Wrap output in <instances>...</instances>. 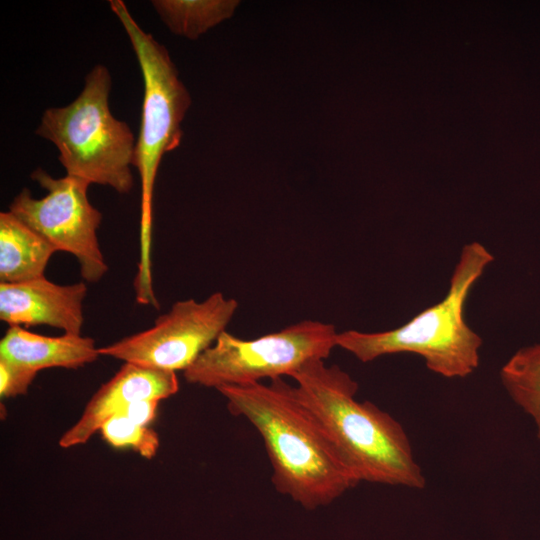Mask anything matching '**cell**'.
I'll use <instances>...</instances> for the list:
<instances>
[{"label":"cell","instance_id":"cell-1","mask_svg":"<svg viewBox=\"0 0 540 540\" xmlns=\"http://www.w3.org/2000/svg\"><path fill=\"white\" fill-rule=\"evenodd\" d=\"M228 410L245 417L263 438L272 482L308 510L326 506L359 482L346 468L314 415L283 378L222 386Z\"/></svg>","mask_w":540,"mask_h":540},{"label":"cell","instance_id":"cell-2","mask_svg":"<svg viewBox=\"0 0 540 540\" xmlns=\"http://www.w3.org/2000/svg\"><path fill=\"white\" fill-rule=\"evenodd\" d=\"M290 377L296 382L298 398L359 483L425 487L402 425L374 403L357 401L358 383L346 371L326 365L325 360H314Z\"/></svg>","mask_w":540,"mask_h":540},{"label":"cell","instance_id":"cell-3","mask_svg":"<svg viewBox=\"0 0 540 540\" xmlns=\"http://www.w3.org/2000/svg\"><path fill=\"white\" fill-rule=\"evenodd\" d=\"M493 260L481 243L464 245L440 302L392 330L337 333L336 346L364 363L387 354L414 353L424 358L430 371L443 377L472 374L479 365L482 339L466 323L464 307L471 288Z\"/></svg>","mask_w":540,"mask_h":540},{"label":"cell","instance_id":"cell-4","mask_svg":"<svg viewBox=\"0 0 540 540\" xmlns=\"http://www.w3.org/2000/svg\"><path fill=\"white\" fill-rule=\"evenodd\" d=\"M109 4L128 35L144 81L133 160L141 180L140 253L133 285L137 300L149 302L156 296L151 260L154 185L162 156L181 142V122L190 105V96L166 48L137 24L123 1L110 0Z\"/></svg>","mask_w":540,"mask_h":540},{"label":"cell","instance_id":"cell-5","mask_svg":"<svg viewBox=\"0 0 540 540\" xmlns=\"http://www.w3.org/2000/svg\"><path fill=\"white\" fill-rule=\"evenodd\" d=\"M110 89L109 70L96 65L80 95L67 106L46 109L35 133L57 147L66 175L126 194L134 186L136 142L127 123L110 111Z\"/></svg>","mask_w":540,"mask_h":540},{"label":"cell","instance_id":"cell-6","mask_svg":"<svg viewBox=\"0 0 540 540\" xmlns=\"http://www.w3.org/2000/svg\"><path fill=\"white\" fill-rule=\"evenodd\" d=\"M337 333L333 324L309 319L251 340L224 331L184 378L217 390L291 376L308 362L327 359L337 347Z\"/></svg>","mask_w":540,"mask_h":540},{"label":"cell","instance_id":"cell-7","mask_svg":"<svg viewBox=\"0 0 540 540\" xmlns=\"http://www.w3.org/2000/svg\"><path fill=\"white\" fill-rule=\"evenodd\" d=\"M238 301L215 292L175 302L146 330L99 348L108 356L154 369L183 372L226 331Z\"/></svg>","mask_w":540,"mask_h":540},{"label":"cell","instance_id":"cell-8","mask_svg":"<svg viewBox=\"0 0 540 540\" xmlns=\"http://www.w3.org/2000/svg\"><path fill=\"white\" fill-rule=\"evenodd\" d=\"M31 178L47 195L36 199L28 188H23L12 200L9 211L56 251L73 255L85 281H100L109 268L97 236L102 214L87 196L90 184L68 175L54 178L41 168L33 171Z\"/></svg>","mask_w":540,"mask_h":540},{"label":"cell","instance_id":"cell-9","mask_svg":"<svg viewBox=\"0 0 540 540\" xmlns=\"http://www.w3.org/2000/svg\"><path fill=\"white\" fill-rule=\"evenodd\" d=\"M179 389L176 372L133 363L121 368L92 395L79 419L59 438L61 448L87 443L111 417L142 400H163Z\"/></svg>","mask_w":540,"mask_h":540},{"label":"cell","instance_id":"cell-10","mask_svg":"<svg viewBox=\"0 0 540 540\" xmlns=\"http://www.w3.org/2000/svg\"><path fill=\"white\" fill-rule=\"evenodd\" d=\"M84 282L57 284L45 276L19 283H0V319L9 326L46 325L81 335Z\"/></svg>","mask_w":540,"mask_h":540},{"label":"cell","instance_id":"cell-11","mask_svg":"<svg viewBox=\"0 0 540 540\" xmlns=\"http://www.w3.org/2000/svg\"><path fill=\"white\" fill-rule=\"evenodd\" d=\"M99 356L95 340L82 335L51 337L9 326L0 340V358L36 372L47 368L77 369Z\"/></svg>","mask_w":540,"mask_h":540},{"label":"cell","instance_id":"cell-12","mask_svg":"<svg viewBox=\"0 0 540 540\" xmlns=\"http://www.w3.org/2000/svg\"><path fill=\"white\" fill-rule=\"evenodd\" d=\"M55 248L10 211L0 213V283L44 276Z\"/></svg>","mask_w":540,"mask_h":540},{"label":"cell","instance_id":"cell-13","mask_svg":"<svg viewBox=\"0 0 540 540\" xmlns=\"http://www.w3.org/2000/svg\"><path fill=\"white\" fill-rule=\"evenodd\" d=\"M511 399L532 419L540 440V343L517 350L500 370Z\"/></svg>","mask_w":540,"mask_h":540},{"label":"cell","instance_id":"cell-14","mask_svg":"<svg viewBox=\"0 0 540 540\" xmlns=\"http://www.w3.org/2000/svg\"><path fill=\"white\" fill-rule=\"evenodd\" d=\"M156 13L173 33L190 39L229 18L235 1L220 0H153Z\"/></svg>","mask_w":540,"mask_h":540},{"label":"cell","instance_id":"cell-15","mask_svg":"<svg viewBox=\"0 0 540 540\" xmlns=\"http://www.w3.org/2000/svg\"><path fill=\"white\" fill-rule=\"evenodd\" d=\"M99 432L109 445L115 448L129 447L146 459L153 458L159 448L156 431L135 423L123 414L108 419Z\"/></svg>","mask_w":540,"mask_h":540},{"label":"cell","instance_id":"cell-16","mask_svg":"<svg viewBox=\"0 0 540 540\" xmlns=\"http://www.w3.org/2000/svg\"><path fill=\"white\" fill-rule=\"evenodd\" d=\"M38 372L0 358V396L1 398L24 395Z\"/></svg>","mask_w":540,"mask_h":540},{"label":"cell","instance_id":"cell-17","mask_svg":"<svg viewBox=\"0 0 540 540\" xmlns=\"http://www.w3.org/2000/svg\"><path fill=\"white\" fill-rule=\"evenodd\" d=\"M159 400H142L131 404L120 414L142 426H148L156 417Z\"/></svg>","mask_w":540,"mask_h":540}]
</instances>
